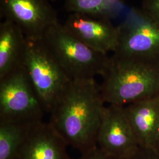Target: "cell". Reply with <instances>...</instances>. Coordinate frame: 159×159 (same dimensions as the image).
I'll return each instance as SVG.
<instances>
[{"mask_svg": "<svg viewBox=\"0 0 159 159\" xmlns=\"http://www.w3.org/2000/svg\"><path fill=\"white\" fill-rule=\"evenodd\" d=\"M45 113L23 64L0 79V120L34 123Z\"/></svg>", "mask_w": 159, "mask_h": 159, "instance_id": "8992f818", "label": "cell"}, {"mask_svg": "<svg viewBox=\"0 0 159 159\" xmlns=\"http://www.w3.org/2000/svg\"><path fill=\"white\" fill-rule=\"evenodd\" d=\"M64 7L70 13H80L111 21L125 10L122 0H66Z\"/></svg>", "mask_w": 159, "mask_h": 159, "instance_id": "4fadbf2b", "label": "cell"}, {"mask_svg": "<svg viewBox=\"0 0 159 159\" xmlns=\"http://www.w3.org/2000/svg\"><path fill=\"white\" fill-rule=\"evenodd\" d=\"M42 39L72 80L102 76L108 67V54L87 46L59 22L48 29Z\"/></svg>", "mask_w": 159, "mask_h": 159, "instance_id": "3957f363", "label": "cell"}, {"mask_svg": "<svg viewBox=\"0 0 159 159\" xmlns=\"http://www.w3.org/2000/svg\"><path fill=\"white\" fill-rule=\"evenodd\" d=\"M63 24L79 40L98 52L113 53L117 47L118 29L111 20L70 13Z\"/></svg>", "mask_w": 159, "mask_h": 159, "instance_id": "9c48e42d", "label": "cell"}, {"mask_svg": "<svg viewBox=\"0 0 159 159\" xmlns=\"http://www.w3.org/2000/svg\"><path fill=\"white\" fill-rule=\"evenodd\" d=\"M50 1H57V0H49Z\"/></svg>", "mask_w": 159, "mask_h": 159, "instance_id": "d6986e66", "label": "cell"}, {"mask_svg": "<svg viewBox=\"0 0 159 159\" xmlns=\"http://www.w3.org/2000/svg\"><path fill=\"white\" fill-rule=\"evenodd\" d=\"M97 147L121 159H128L139 147L125 115L124 106L108 104L102 110Z\"/></svg>", "mask_w": 159, "mask_h": 159, "instance_id": "ba28073f", "label": "cell"}, {"mask_svg": "<svg viewBox=\"0 0 159 159\" xmlns=\"http://www.w3.org/2000/svg\"><path fill=\"white\" fill-rule=\"evenodd\" d=\"M37 122L0 120V159H15L31 128Z\"/></svg>", "mask_w": 159, "mask_h": 159, "instance_id": "5bb4252c", "label": "cell"}, {"mask_svg": "<svg viewBox=\"0 0 159 159\" xmlns=\"http://www.w3.org/2000/svg\"><path fill=\"white\" fill-rule=\"evenodd\" d=\"M1 17L16 24L27 39H42L47 30L58 23L49 0H0Z\"/></svg>", "mask_w": 159, "mask_h": 159, "instance_id": "52a82bcc", "label": "cell"}, {"mask_svg": "<svg viewBox=\"0 0 159 159\" xmlns=\"http://www.w3.org/2000/svg\"><path fill=\"white\" fill-rule=\"evenodd\" d=\"M27 39L21 30L9 20L0 24V79L23 64Z\"/></svg>", "mask_w": 159, "mask_h": 159, "instance_id": "7c38bea8", "label": "cell"}, {"mask_svg": "<svg viewBox=\"0 0 159 159\" xmlns=\"http://www.w3.org/2000/svg\"><path fill=\"white\" fill-rule=\"evenodd\" d=\"M117 27L118 44L113 54L159 67V22L133 7Z\"/></svg>", "mask_w": 159, "mask_h": 159, "instance_id": "5b68a950", "label": "cell"}, {"mask_svg": "<svg viewBox=\"0 0 159 159\" xmlns=\"http://www.w3.org/2000/svg\"><path fill=\"white\" fill-rule=\"evenodd\" d=\"M139 146L154 148L159 128V97L124 106Z\"/></svg>", "mask_w": 159, "mask_h": 159, "instance_id": "8fae6325", "label": "cell"}, {"mask_svg": "<svg viewBox=\"0 0 159 159\" xmlns=\"http://www.w3.org/2000/svg\"><path fill=\"white\" fill-rule=\"evenodd\" d=\"M154 148L159 153V128L158 133H157V138H156V142L155 146H154Z\"/></svg>", "mask_w": 159, "mask_h": 159, "instance_id": "ac0fdd59", "label": "cell"}, {"mask_svg": "<svg viewBox=\"0 0 159 159\" xmlns=\"http://www.w3.org/2000/svg\"><path fill=\"white\" fill-rule=\"evenodd\" d=\"M104 106L94 79L74 80L50 114L49 122L68 146L86 153L97 147Z\"/></svg>", "mask_w": 159, "mask_h": 159, "instance_id": "6da1fadb", "label": "cell"}, {"mask_svg": "<svg viewBox=\"0 0 159 159\" xmlns=\"http://www.w3.org/2000/svg\"><path fill=\"white\" fill-rule=\"evenodd\" d=\"M23 65L46 113H51L72 80L43 39H27Z\"/></svg>", "mask_w": 159, "mask_h": 159, "instance_id": "277c9868", "label": "cell"}, {"mask_svg": "<svg viewBox=\"0 0 159 159\" xmlns=\"http://www.w3.org/2000/svg\"><path fill=\"white\" fill-rule=\"evenodd\" d=\"M128 159H159V153L153 148L139 146Z\"/></svg>", "mask_w": 159, "mask_h": 159, "instance_id": "9a60e30c", "label": "cell"}, {"mask_svg": "<svg viewBox=\"0 0 159 159\" xmlns=\"http://www.w3.org/2000/svg\"><path fill=\"white\" fill-rule=\"evenodd\" d=\"M67 146L50 122L42 120L31 128L15 159H72Z\"/></svg>", "mask_w": 159, "mask_h": 159, "instance_id": "30bf717a", "label": "cell"}, {"mask_svg": "<svg viewBox=\"0 0 159 159\" xmlns=\"http://www.w3.org/2000/svg\"><path fill=\"white\" fill-rule=\"evenodd\" d=\"M141 8L159 22V0H143Z\"/></svg>", "mask_w": 159, "mask_h": 159, "instance_id": "2e32d148", "label": "cell"}, {"mask_svg": "<svg viewBox=\"0 0 159 159\" xmlns=\"http://www.w3.org/2000/svg\"><path fill=\"white\" fill-rule=\"evenodd\" d=\"M78 159H123L105 153L100 148L97 147L94 149L81 154V157Z\"/></svg>", "mask_w": 159, "mask_h": 159, "instance_id": "e0dca14e", "label": "cell"}, {"mask_svg": "<svg viewBox=\"0 0 159 159\" xmlns=\"http://www.w3.org/2000/svg\"><path fill=\"white\" fill-rule=\"evenodd\" d=\"M100 85L105 104L125 106L159 97V67L113 54Z\"/></svg>", "mask_w": 159, "mask_h": 159, "instance_id": "7a4b0ae2", "label": "cell"}]
</instances>
